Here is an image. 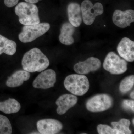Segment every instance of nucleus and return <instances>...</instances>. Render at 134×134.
Listing matches in <instances>:
<instances>
[{
	"instance_id": "f257e3e1",
	"label": "nucleus",
	"mask_w": 134,
	"mask_h": 134,
	"mask_svg": "<svg viewBox=\"0 0 134 134\" xmlns=\"http://www.w3.org/2000/svg\"><path fill=\"white\" fill-rule=\"evenodd\" d=\"M49 65L48 58L37 48H32L26 52L22 59L23 69L30 73L42 72Z\"/></svg>"
},
{
	"instance_id": "f03ea898",
	"label": "nucleus",
	"mask_w": 134,
	"mask_h": 134,
	"mask_svg": "<svg viewBox=\"0 0 134 134\" xmlns=\"http://www.w3.org/2000/svg\"><path fill=\"white\" fill-rule=\"evenodd\" d=\"M19 23L24 25L38 24L40 23L37 7L33 3L21 2L17 4L15 9Z\"/></svg>"
},
{
	"instance_id": "7ed1b4c3",
	"label": "nucleus",
	"mask_w": 134,
	"mask_h": 134,
	"mask_svg": "<svg viewBox=\"0 0 134 134\" xmlns=\"http://www.w3.org/2000/svg\"><path fill=\"white\" fill-rule=\"evenodd\" d=\"M64 85L65 88L73 95L82 96L88 91L90 83L87 77L84 75L72 74L66 77Z\"/></svg>"
},
{
	"instance_id": "20e7f679",
	"label": "nucleus",
	"mask_w": 134,
	"mask_h": 134,
	"mask_svg": "<svg viewBox=\"0 0 134 134\" xmlns=\"http://www.w3.org/2000/svg\"><path fill=\"white\" fill-rule=\"evenodd\" d=\"M50 27V24L47 23L24 25L18 38L22 43H30L45 34L49 30Z\"/></svg>"
},
{
	"instance_id": "39448f33",
	"label": "nucleus",
	"mask_w": 134,
	"mask_h": 134,
	"mask_svg": "<svg viewBox=\"0 0 134 134\" xmlns=\"http://www.w3.org/2000/svg\"><path fill=\"white\" fill-rule=\"evenodd\" d=\"M103 66L105 70L114 75L123 74L127 69V63L114 52L108 53L105 57Z\"/></svg>"
},
{
	"instance_id": "423d86ee",
	"label": "nucleus",
	"mask_w": 134,
	"mask_h": 134,
	"mask_svg": "<svg viewBox=\"0 0 134 134\" xmlns=\"http://www.w3.org/2000/svg\"><path fill=\"white\" fill-rule=\"evenodd\" d=\"M82 18L83 23L86 25H91L94 23L96 17L104 12L103 5L97 2L93 5L89 0H85L81 5Z\"/></svg>"
},
{
	"instance_id": "0eeeda50",
	"label": "nucleus",
	"mask_w": 134,
	"mask_h": 134,
	"mask_svg": "<svg viewBox=\"0 0 134 134\" xmlns=\"http://www.w3.org/2000/svg\"><path fill=\"white\" fill-rule=\"evenodd\" d=\"M113 102V98L109 95L98 94L88 100L86 103V108L91 112H100L111 108Z\"/></svg>"
},
{
	"instance_id": "6e6552de",
	"label": "nucleus",
	"mask_w": 134,
	"mask_h": 134,
	"mask_svg": "<svg viewBox=\"0 0 134 134\" xmlns=\"http://www.w3.org/2000/svg\"><path fill=\"white\" fill-rule=\"evenodd\" d=\"M56 81V74L54 70L49 69L42 71L32 83L34 88L47 89L54 87Z\"/></svg>"
},
{
	"instance_id": "1a4fd4ad",
	"label": "nucleus",
	"mask_w": 134,
	"mask_h": 134,
	"mask_svg": "<svg viewBox=\"0 0 134 134\" xmlns=\"http://www.w3.org/2000/svg\"><path fill=\"white\" fill-rule=\"evenodd\" d=\"M37 127L40 134H55L62 129L63 125L58 120L46 119L38 121L37 123Z\"/></svg>"
},
{
	"instance_id": "9d476101",
	"label": "nucleus",
	"mask_w": 134,
	"mask_h": 134,
	"mask_svg": "<svg viewBox=\"0 0 134 134\" xmlns=\"http://www.w3.org/2000/svg\"><path fill=\"white\" fill-rule=\"evenodd\" d=\"M101 63L100 60L94 57H90L86 60L79 62L74 65V70L80 75L87 74L99 69Z\"/></svg>"
},
{
	"instance_id": "9b49d317",
	"label": "nucleus",
	"mask_w": 134,
	"mask_h": 134,
	"mask_svg": "<svg viewBox=\"0 0 134 134\" xmlns=\"http://www.w3.org/2000/svg\"><path fill=\"white\" fill-rule=\"evenodd\" d=\"M112 19L114 24L121 28H126L134 22V11L128 9L125 11L116 10L114 12Z\"/></svg>"
},
{
	"instance_id": "f8f14e48",
	"label": "nucleus",
	"mask_w": 134,
	"mask_h": 134,
	"mask_svg": "<svg viewBox=\"0 0 134 134\" xmlns=\"http://www.w3.org/2000/svg\"><path fill=\"white\" fill-rule=\"evenodd\" d=\"M117 51L121 58L129 62L134 60V42L127 37L121 40L117 46Z\"/></svg>"
},
{
	"instance_id": "ddd939ff",
	"label": "nucleus",
	"mask_w": 134,
	"mask_h": 134,
	"mask_svg": "<svg viewBox=\"0 0 134 134\" xmlns=\"http://www.w3.org/2000/svg\"><path fill=\"white\" fill-rule=\"evenodd\" d=\"M77 100V97L74 95L66 94L62 95L55 102V104L58 106L56 110L57 113L60 115L65 114L76 104Z\"/></svg>"
},
{
	"instance_id": "4468645a",
	"label": "nucleus",
	"mask_w": 134,
	"mask_h": 134,
	"mask_svg": "<svg viewBox=\"0 0 134 134\" xmlns=\"http://www.w3.org/2000/svg\"><path fill=\"white\" fill-rule=\"evenodd\" d=\"M67 12L69 23L75 27H79L82 20L80 5L77 3H70L68 6Z\"/></svg>"
},
{
	"instance_id": "2eb2a0df",
	"label": "nucleus",
	"mask_w": 134,
	"mask_h": 134,
	"mask_svg": "<svg viewBox=\"0 0 134 134\" xmlns=\"http://www.w3.org/2000/svg\"><path fill=\"white\" fill-rule=\"evenodd\" d=\"M75 27L68 22L64 23L60 29L59 40L62 44L69 46L74 43L73 35L75 31Z\"/></svg>"
},
{
	"instance_id": "dca6fc26",
	"label": "nucleus",
	"mask_w": 134,
	"mask_h": 134,
	"mask_svg": "<svg viewBox=\"0 0 134 134\" xmlns=\"http://www.w3.org/2000/svg\"><path fill=\"white\" fill-rule=\"evenodd\" d=\"M30 77V72L25 70H19L13 74L6 82V85L9 88H16L21 86L24 82Z\"/></svg>"
},
{
	"instance_id": "f3484780",
	"label": "nucleus",
	"mask_w": 134,
	"mask_h": 134,
	"mask_svg": "<svg viewBox=\"0 0 134 134\" xmlns=\"http://www.w3.org/2000/svg\"><path fill=\"white\" fill-rule=\"evenodd\" d=\"M17 45L15 41L0 34V55L3 53L12 55L15 53Z\"/></svg>"
},
{
	"instance_id": "a211bd4d",
	"label": "nucleus",
	"mask_w": 134,
	"mask_h": 134,
	"mask_svg": "<svg viewBox=\"0 0 134 134\" xmlns=\"http://www.w3.org/2000/svg\"><path fill=\"white\" fill-rule=\"evenodd\" d=\"M21 108L20 103L14 99L9 98L5 101L0 102V111L6 114L18 113Z\"/></svg>"
},
{
	"instance_id": "6ab92c4d",
	"label": "nucleus",
	"mask_w": 134,
	"mask_h": 134,
	"mask_svg": "<svg viewBox=\"0 0 134 134\" xmlns=\"http://www.w3.org/2000/svg\"><path fill=\"white\" fill-rule=\"evenodd\" d=\"M130 125V121L126 119H121L119 122H111V125L114 128L120 131L123 134L132 133L131 130L129 129Z\"/></svg>"
},
{
	"instance_id": "aec40b11",
	"label": "nucleus",
	"mask_w": 134,
	"mask_h": 134,
	"mask_svg": "<svg viewBox=\"0 0 134 134\" xmlns=\"http://www.w3.org/2000/svg\"><path fill=\"white\" fill-rule=\"evenodd\" d=\"M134 76H129L126 77L121 82L119 89L122 93L125 94L129 92L134 86Z\"/></svg>"
},
{
	"instance_id": "412c9836",
	"label": "nucleus",
	"mask_w": 134,
	"mask_h": 134,
	"mask_svg": "<svg viewBox=\"0 0 134 134\" xmlns=\"http://www.w3.org/2000/svg\"><path fill=\"white\" fill-rule=\"evenodd\" d=\"M12 127L7 117L0 114V134H11Z\"/></svg>"
},
{
	"instance_id": "4be33fe9",
	"label": "nucleus",
	"mask_w": 134,
	"mask_h": 134,
	"mask_svg": "<svg viewBox=\"0 0 134 134\" xmlns=\"http://www.w3.org/2000/svg\"><path fill=\"white\" fill-rule=\"evenodd\" d=\"M99 134H123L122 132L114 128H112L109 126L100 124L97 127Z\"/></svg>"
},
{
	"instance_id": "5701e85b",
	"label": "nucleus",
	"mask_w": 134,
	"mask_h": 134,
	"mask_svg": "<svg viewBox=\"0 0 134 134\" xmlns=\"http://www.w3.org/2000/svg\"><path fill=\"white\" fill-rule=\"evenodd\" d=\"M123 108L127 110L134 111V101L133 100H125L122 102Z\"/></svg>"
},
{
	"instance_id": "b1692460",
	"label": "nucleus",
	"mask_w": 134,
	"mask_h": 134,
	"mask_svg": "<svg viewBox=\"0 0 134 134\" xmlns=\"http://www.w3.org/2000/svg\"><path fill=\"white\" fill-rule=\"evenodd\" d=\"M19 0H4V3L8 7H12L18 3Z\"/></svg>"
},
{
	"instance_id": "393cba45",
	"label": "nucleus",
	"mask_w": 134,
	"mask_h": 134,
	"mask_svg": "<svg viewBox=\"0 0 134 134\" xmlns=\"http://www.w3.org/2000/svg\"><path fill=\"white\" fill-rule=\"evenodd\" d=\"M24 1L27 2L35 4V3L38 2L40 0H24Z\"/></svg>"
},
{
	"instance_id": "a878e982",
	"label": "nucleus",
	"mask_w": 134,
	"mask_h": 134,
	"mask_svg": "<svg viewBox=\"0 0 134 134\" xmlns=\"http://www.w3.org/2000/svg\"><path fill=\"white\" fill-rule=\"evenodd\" d=\"M130 97H131V98L133 99H134V91L132 92V93H131L130 95Z\"/></svg>"
},
{
	"instance_id": "bb28decb",
	"label": "nucleus",
	"mask_w": 134,
	"mask_h": 134,
	"mask_svg": "<svg viewBox=\"0 0 134 134\" xmlns=\"http://www.w3.org/2000/svg\"><path fill=\"white\" fill-rule=\"evenodd\" d=\"M132 122H133V125H134V119H133V120H132Z\"/></svg>"
}]
</instances>
